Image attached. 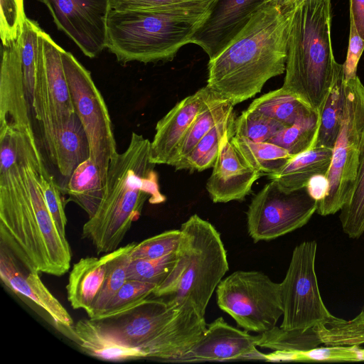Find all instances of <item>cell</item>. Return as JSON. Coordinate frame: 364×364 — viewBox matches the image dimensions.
<instances>
[{"instance_id":"6da1fadb","label":"cell","mask_w":364,"mask_h":364,"mask_svg":"<svg viewBox=\"0 0 364 364\" xmlns=\"http://www.w3.org/2000/svg\"><path fill=\"white\" fill-rule=\"evenodd\" d=\"M0 239L28 271L53 276L70 267L68 241L57 228L40 185L48 171L38 142L0 149Z\"/></svg>"},{"instance_id":"7a4b0ae2","label":"cell","mask_w":364,"mask_h":364,"mask_svg":"<svg viewBox=\"0 0 364 364\" xmlns=\"http://www.w3.org/2000/svg\"><path fill=\"white\" fill-rule=\"evenodd\" d=\"M292 1L269 0L239 35L209 60L207 87L233 106L260 92L272 77L284 73Z\"/></svg>"},{"instance_id":"3957f363","label":"cell","mask_w":364,"mask_h":364,"mask_svg":"<svg viewBox=\"0 0 364 364\" xmlns=\"http://www.w3.org/2000/svg\"><path fill=\"white\" fill-rule=\"evenodd\" d=\"M156 165L151 159V141L132 132L127 149L109 164L105 193L97 210L82 227V237L92 242L98 255L119 248L147 200L151 204L166 200Z\"/></svg>"},{"instance_id":"277c9868","label":"cell","mask_w":364,"mask_h":364,"mask_svg":"<svg viewBox=\"0 0 364 364\" xmlns=\"http://www.w3.org/2000/svg\"><path fill=\"white\" fill-rule=\"evenodd\" d=\"M213 0L151 9H111L107 48L123 63L171 60L191 39Z\"/></svg>"},{"instance_id":"5b68a950","label":"cell","mask_w":364,"mask_h":364,"mask_svg":"<svg viewBox=\"0 0 364 364\" xmlns=\"http://www.w3.org/2000/svg\"><path fill=\"white\" fill-rule=\"evenodd\" d=\"M331 1L305 0L295 6L282 86L320 113L334 82L343 75L333 53Z\"/></svg>"},{"instance_id":"8992f818","label":"cell","mask_w":364,"mask_h":364,"mask_svg":"<svg viewBox=\"0 0 364 364\" xmlns=\"http://www.w3.org/2000/svg\"><path fill=\"white\" fill-rule=\"evenodd\" d=\"M180 230L182 239L174 265L152 295L177 304L190 302L204 316L213 292L229 269L226 250L215 228L197 214Z\"/></svg>"},{"instance_id":"52a82bcc","label":"cell","mask_w":364,"mask_h":364,"mask_svg":"<svg viewBox=\"0 0 364 364\" xmlns=\"http://www.w3.org/2000/svg\"><path fill=\"white\" fill-rule=\"evenodd\" d=\"M345 103L341 123L333 147L326 196L317 201L322 216L341 210L350 199L356 181L364 143V85L358 76L343 80Z\"/></svg>"},{"instance_id":"ba28073f","label":"cell","mask_w":364,"mask_h":364,"mask_svg":"<svg viewBox=\"0 0 364 364\" xmlns=\"http://www.w3.org/2000/svg\"><path fill=\"white\" fill-rule=\"evenodd\" d=\"M218 307L247 331L263 333L283 316L279 283L258 271L238 270L222 279L216 289Z\"/></svg>"},{"instance_id":"9c48e42d","label":"cell","mask_w":364,"mask_h":364,"mask_svg":"<svg viewBox=\"0 0 364 364\" xmlns=\"http://www.w3.org/2000/svg\"><path fill=\"white\" fill-rule=\"evenodd\" d=\"M62 60L75 112L88 139L90 158L106 181L109 164L118 154L108 108L90 72L64 49Z\"/></svg>"},{"instance_id":"30bf717a","label":"cell","mask_w":364,"mask_h":364,"mask_svg":"<svg viewBox=\"0 0 364 364\" xmlns=\"http://www.w3.org/2000/svg\"><path fill=\"white\" fill-rule=\"evenodd\" d=\"M42 37L45 71L29 105L48 157L55 165V149L60 132L75 112L63 68V48L43 31Z\"/></svg>"},{"instance_id":"8fae6325","label":"cell","mask_w":364,"mask_h":364,"mask_svg":"<svg viewBox=\"0 0 364 364\" xmlns=\"http://www.w3.org/2000/svg\"><path fill=\"white\" fill-rule=\"evenodd\" d=\"M316 249L313 240L303 242L293 250L286 276L279 283L283 329L306 330L334 317L321 297L315 272Z\"/></svg>"},{"instance_id":"7c38bea8","label":"cell","mask_w":364,"mask_h":364,"mask_svg":"<svg viewBox=\"0 0 364 364\" xmlns=\"http://www.w3.org/2000/svg\"><path fill=\"white\" fill-rule=\"evenodd\" d=\"M316 208L306 188L287 193L271 180L248 207V234L254 242L274 240L305 225Z\"/></svg>"},{"instance_id":"4fadbf2b","label":"cell","mask_w":364,"mask_h":364,"mask_svg":"<svg viewBox=\"0 0 364 364\" xmlns=\"http://www.w3.org/2000/svg\"><path fill=\"white\" fill-rule=\"evenodd\" d=\"M48 9L58 28L88 58L107 48L111 0H38Z\"/></svg>"},{"instance_id":"5bb4252c","label":"cell","mask_w":364,"mask_h":364,"mask_svg":"<svg viewBox=\"0 0 364 364\" xmlns=\"http://www.w3.org/2000/svg\"><path fill=\"white\" fill-rule=\"evenodd\" d=\"M183 304L161 297L147 298L118 314L91 319L102 332L119 343L143 351L177 314Z\"/></svg>"},{"instance_id":"9a60e30c","label":"cell","mask_w":364,"mask_h":364,"mask_svg":"<svg viewBox=\"0 0 364 364\" xmlns=\"http://www.w3.org/2000/svg\"><path fill=\"white\" fill-rule=\"evenodd\" d=\"M269 0H213L208 14L191 37L215 58L243 30L258 9Z\"/></svg>"},{"instance_id":"2e32d148","label":"cell","mask_w":364,"mask_h":364,"mask_svg":"<svg viewBox=\"0 0 364 364\" xmlns=\"http://www.w3.org/2000/svg\"><path fill=\"white\" fill-rule=\"evenodd\" d=\"M257 336L230 325L220 316L207 324L201 338L174 363L266 360V354L257 348Z\"/></svg>"},{"instance_id":"e0dca14e","label":"cell","mask_w":364,"mask_h":364,"mask_svg":"<svg viewBox=\"0 0 364 364\" xmlns=\"http://www.w3.org/2000/svg\"><path fill=\"white\" fill-rule=\"evenodd\" d=\"M234 125L223 136L206 189L214 203L243 200L262 174L232 141Z\"/></svg>"},{"instance_id":"ac0fdd59","label":"cell","mask_w":364,"mask_h":364,"mask_svg":"<svg viewBox=\"0 0 364 364\" xmlns=\"http://www.w3.org/2000/svg\"><path fill=\"white\" fill-rule=\"evenodd\" d=\"M217 97L207 86L178 102L156 125L151 141V159L156 164L172 166L193 122Z\"/></svg>"},{"instance_id":"d6986e66","label":"cell","mask_w":364,"mask_h":364,"mask_svg":"<svg viewBox=\"0 0 364 364\" xmlns=\"http://www.w3.org/2000/svg\"><path fill=\"white\" fill-rule=\"evenodd\" d=\"M0 73V127L34 132L24 86L18 38L3 46Z\"/></svg>"},{"instance_id":"ffe728a7","label":"cell","mask_w":364,"mask_h":364,"mask_svg":"<svg viewBox=\"0 0 364 364\" xmlns=\"http://www.w3.org/2000/svg\"><path fill=\"white\" fill-rule=\"evenodd\" d=\"M14 255L1 244L0 277L2 282L16 294L23 295L43 309L55 324L64 330L73 333V320L60 303L50 292L39 277V273L22 271Z\"/></svg>"},{"instance_id":"44dd1931","label":"cell","mask_w":364,"mask_h":364,"mask_svg":"<svg viewBox=\"0 0 364 364\" xmlns=\"http://www.w3.org/2000/svg\"><path fill=\"white\" fill-rule=\"evenodd\" d=\"M107 272V255L87 257L75 263L66 286L68 300L74 309L88 314L97 299Z\"/></svg>"},{"instance_id":"7402d4cb","label":"cell","mask_w":364,"mask_h":364,"mask_svg":"<svg viewBox=\"0 0 364 364\" xmlns=\"http://www.w3.org/2000/svg\"><path fill=\"white\" fill-rule=\"evenodd\" d=\"M332 151L331 148L314 146L294 156L278 172L269 177L287 193L304 188L314 176L327 174Z\"/></svg>"},{"instance_id":"603a6c76","label":"cell","mask_w":364,"mask_h":364,"mask_svg":"<svg viewBox=\"0 0 364 364\" xmlns=\"http://www.w3.org/2000/svg\"><path fill=\"white\" fill-rule=\"evenodd\" d=\"M60 188L63 195L68 196L65 203H76L91 218L104 198L106 181L99 167L89 158L63 181Z\"/></svg>"},{"instance_id":"cb8c5ba5","label":"cell","mask_w":364,"mask_h":364,"mask_svg":"<svg viewBox=\"0 0 364 364\" xmlns=\"http://www.w3.org/2000/svg\"><path fill=\"white\" fill-rule=\"evenodd\" d=\"M75 341L87 354L104 360L125 361L146 358L139 348L124 346L102 332L91 319L82 318L73 326Z\"/></svg>"},{"instance_id":"d4e9b609","label":"cell","mask_w":364,"mask_h":364,"mask_svg":"<svg viewBox=\"0 0 364 364\" xmlns=\"http://www.w3.org/2000/svg\"><path fill=\"white\" fill-rule=\"evenodd\" d=\"M89 158L88 139L80 119L75 114L60 132L55 149V166L63 181Z\"/></svg>"},{"instance_id":"484cf974","label":"cell","mask_w":364,"mask_h":364,"mask_svg":"<svg viewBox=\"0 0 364 364\" xmlns=\"http://www.w3.org/2000/svg\"><path fill=\"white\" fill-rule=\"evenodd\" d=\"M254 109L286 127L312 111L296 96L282 87L270 91L255 99L250 105Z\"/></svg>"},{"instance_id":"4316f807","label":"cell","mask_w":364,"mask_h":364,"mask_svg":"<svg viewBox=\"0 0 364 364\" xmlns=\"http://www.w3.org/2000/svg\"><path fill=\"white\" fill-rule=\"evenodd\" d=\"M136 242L129 243L107 253V272L102 289L87 314L90 318L99 316L109 300L127 280V270L131 252Z\"/></svg>"},{"instance_id":"83f0119b","label":"cell","mask_w":364,"mask_h":364,"mask_svg":"<svg viewBox=\"0 0 364 364\" xmlns=\"http://www.w3.org/2000/svg\"><path fill=\"white\" fill-rule=\"evenodd\" d=\"M234 113L233 105L217 97L198 114L186 134L172 166H176L193 150L197 143L216 124Z\"/></svg>"},{"instance_id":"f1b7e54d","label":"cell","mask_w":364,"mask_h":364,"mask_svg":"<svg viewBox=\"0 0 364 364\" xmlns=\"http://www.w3.org/2000/svg\"><path fill=\"white\" fill-rule=\"evenodd\" d=\"M232 141L262 175L278 172L294 156L284 149L268 141L256 142L235 135Z\"/></svg>"},{"instance_id":"f546056e","label":"cell","mask_w":364,"mask_h":364,"mask_svg":"<svg viewBox=\"0 0 364 364\" xmlns=\"http://www.w3.org/2000/svg\"><path fill=\"white\" fill-rule=\"evenodd\" d=\"M321 113L312 111L275 134L268 142L276 144L295 156L315 146Z\"/></svg>"},{"instance_id":"4dcf8cb0","label":"cell","mask_w":364,"mask_h":364,"mask_svg":"<svg viewBox=\"0 0 364 364\" xmlns=\"http://www.w3.org/2000/svg\"><path fill=\"white\" fill-rule=\"evenodd\" d=\"M234 113L213 127L176 166V170L202 171L213 166L225 132L234 125Z\"/></svg>"},{"instance_id":"1f68e13d","label":"cell","mask_w":364,"mask_h":364,"mask_svg":"<svg viewBox=\"0 0 364 364\" xmlns=\"http://www.w3.org/2000/svg\"><path fill=\"white\" fill-rule=\"evenodd\" d=\"M321 342L314 327L306 330H285L275 326L257 335L256 346L277 352H301L318 347Z\"/></svg>"},{"instance_id":"d6a6232c","label":"cell","mask_w":364,"mask_h":364,"mask_svg":"<svg viewBox=\"0 0 364 364\" xmlns=\"http://www.w3.org/2000/svg\"><path fill=\"white\" fill-rule=\"evenodd\" d=\"M345 103L343 75L332 85L321 112L320 125L315 146L333 149L338 136Z\"/></svg>"},{"instance_id":"836d02e7","label":"cell","mask_w":364,"mask_h":364,"mask_svg":"<svg viewBox=\"0 0 364 364\" xmlns=\"http://www.w3.org/2000/svg\"><path fill=\"white\" fill-rule=\"evenodd\" d=\"M314 328L326 346H359L364 343V311L350 321L334 316Z\"/></svg>"},{"instance_id":"e575fe53","label":"cell","mask_w":364,"mask_h":364,"mask_svg":"<svg viewBox=\"0 0 364 364\" xmlns=\"http://www.w3.org/2000/svg\"><path fill=\"white\" fill-rule=\"evenodd\" d=\"M339 218L349 237L358 239L364 233V143L355 184L350 199L341 209Z\"/></svg>"},{"instance_id":"d590c367","label":"cell","mask_w":364,"mask_h":364,"mask_svg":"<svg viewBox=\"0 0 364 364\" xmlns=\"http://www.w3.org/2000/svg\"><path fill=\"white\" fill-rule=\"evenodd\" d=\"M285 127L282 123L247 108L235 119L234 135L252 141L264 142Z\"/></svg>"},{"instance_id":"8d00e7d4","label":"cell","mask_w":364,"mask_h":364,"mask_svg":"<svg viewBox=\"0 0 364 364\" xmlns=\"http://www.w3.org/2000/svg\"><path fill=\"white\" fill-rule=\"evenodd\" d=\"M278 360L291 361H360L364 360L363 349L359 346H326L301 352H275Z\"/></svg>"},{"instance_id":"74e56055","label":"cell","mask_w":364,"mask_h":364,"mask_svg":"<svg viewBox=\"0 0 364 364\" xmlns=\"http://www.w3.org/2000/svg\"><path fill=\"white\" fill-rule=\"evenodd\" d=\"M156 287L152 283L127 279L96 318L114 316L134 307L149 298Z\"/></svg>"},{"instance_id":"f35d334b","label":"cell","mask_w":364,"mask_h":364,"mask_svg":"<svg viewBox=\"0 0 364 364\" xmlns=\"http://www.w3.org/2000/svg\"><path fill=\"white\" fill-rule=\"evenodd\" d=\"M176 252L157 259H131L127 279L152 283L159 286L172 269Z\"/></svg>"},{"instance_id":"ab89813d","label":"cell","mask_w":364,"mask_h":364,"mask_svg":"<svg viewBox=\"0 0 364 364\" xmlns=\"http://www.w3.org/2000/svg\"><path fill=\"white\" fill-rule=\"evenodd\" d=\"M182 239L181 230H171L136 243L131 259H157L177 252Z\"/></svg>"},{"instance_id":"60d3db41","label":"cell","mask_w":364,"mask_h":364,"mask_svg":"<svg viewBox=\"0 0 364 364\" xmlns=\"http://www.w3.org/2000/svg\"><path fill=\"white\" fill-rule=\"evenodd\" d=\"M26 18L23 0H1L0 34L3 46L11 44L21 36Z\"/></svg>"},{"instance_id":"b9f144b4","label":"cell","mask_w":364,"mask_h":364,"mask_svg":"<svg viewBox=\"0 0 364 364\" xmlns=\"http://www.w3.org/2000/svg\"><path fill=\"white\" fill-rule=\"evenodd\" d=\"M40 185L48 209L59 232L65 236L67 218L65 213V200L54 176L49 171L41 173Z\"/></svg>"},{"instance_id":"7bdbcfd3","label":"cell","mask_w":364,"mask_h":364,"mask_svg":"<svg viewBox=\"0 0 364 364\" xmlns=\"http://www.w3.org/2000/svg\"><path fill=\"white\" fill-rule=\"evenodd\" d=\"M363 51L364 40L358 34L353 21L350 20L348 48L346 59L343 64L344 80H348L358 76V65Z\"/></svg>"},{"instance_id":"ee69618b","label":"cell","mask_w":364,"mask_h":364,"mask_svg":"<svg viewBox=\"0 0 364 364\" xmlns=\"http://www.w3.org/2000/svg\"><path fill=\"white\" fill-rule=\"evenodd\" d=\"M198 0H111V7L116 10L151 9L172 6Z\"/></svg>"},{"instance_id":"f6af8a7d","label":"cell","mask_w":364,"mask_h":364,"mask_svg":"<svg viewBox=\"0 0 364 364\" xmlns=\"http://www.w3.org/2000/svg\"><path fill=\"white\" fill-rule=\"evenodd\" d=\"M309 196L319 201L326 195L328 188V180L326 175L318 174L311 177L305 187Z\"/></svg>"},{"instance_id":"bcb514c9","label":"cell","mask_w":364,"mask_h":364,"mask_svg":"<svg viewBox=\"0 0 364 364\" xmlns=\"http://www.w3.org/2000/svg\"><path fill=\"white\" fill-rule=\"evenodd\" d=\"M350 20L364 40V0H350Z\"/></svg>"},{"instance_id":"7dc6e473","label":"cell","mask_w":364,"mask_h":364,"mask_svg":"<svg viewBox=\"0 0 364 364\" xmlns=\"http://www.w3.org/2000/svg\"><path fill=\"white\" fill-rule=\"evenodd\" d=\"M304 1L305 0H294L293 3H294V6H296Z\"/></svg>"},{"instance_id":"c3c4849f","label":"cell","mask_w":364,"mask_h":364,"mask_svg":"<svg viewBox=\"0 0 364 364\" xmlns=\"http://www.w3.org/2000/svg\"><path fill=\"white\" fill-rule=\"evenodd\" d=\"M362 311H364V304H363V308H362Z\"/></svg>"},{"instance_id":"681fc988","label":"cell","mask_w":364,"mask_h":364,"mask_svg":"<svg viewBox=\"0 0 364 364\" xmlns=\"http://www.w3.org/2000/svg\"><path fill=\"white\" fill-rule=\"evenodd\" d=\"M287 1H292L294 2V0H287Z\"/></svg>"},{"instance_id":"f907efd6","label":"cell","mask_w":364,"mask_h":364,"mask_svg":"<svg viewBox=\"0 0 364 364\" xmlns=\"http://www.w3.org/2000/svg\"><path fill=\"white\" fill-rule=\"evenodd\" d=\"M363 353H364V349H363Z\"/></svg>"}]
</instances>
